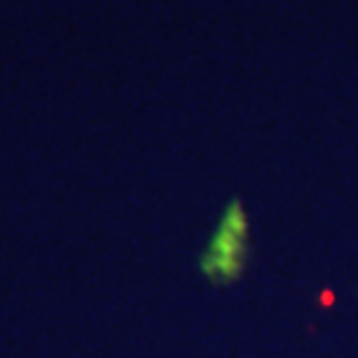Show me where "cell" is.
Returning <instances> with one entry per match:
<instances>
[{"mask_svg": "<svg viewBox=\"0 0 358 358\" xmlns=\"http://www.w3.org/2000/svg\"><path fill=\"white\" fill-rule=\"evenodd\" d=\"M247 260V217L239 202H231L202 257V271L215 284H229L242 276Z\"/></svg>", "mask_w": 358, "mask_h": 358, "instance_id": "obj_1", "label": "cell"}]
</instances>
